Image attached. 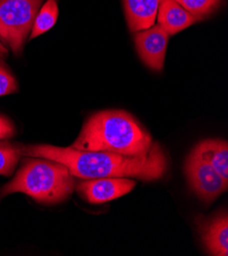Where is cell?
<instances>
[{
	"label": "cell",
	"instance_id": "6da1fadb",
	"mask_svg": "<svg viewBox=\"0 0 228 256\" xmlns=\"http://www.w3.org/2000/svg\"><path fill=\"white\" fill-rule=\"evenodd\" d=\"M21 156L55 160L68 168L73 176L83 180L98 178H133L155 181L163 178L168 160L158 143L145 156H126L105 151H83L72 147L30 145L19 147Z\"/></svg>",
	"mask_w": 228,
	"mask_h": 256
},
{
	"label": "cell",
	"instance_id": "7a4b0ae2",
	"mask_svg": "<svg viewBox=\"0 0 228 256\" xmlns=\"http://www.w3.org/2000/svg\"><path fill=\"white\" fill-rule=\"evenodd\" d=\"M155 142L139 122L124 110H104L92 114L84 124L72 148L105 151L126 156H145Z\"/></svg>",
	"mask_w": 228,
	"mask_h": 256
},
{
	"label": "cell",
	"instance_id": "3957f363",
	"mask_svg": "<svg viewBox=\"0 0 228 256\" xmlns=\"http://www.w3.org/2000/svg\"><path fill=\"white\" fill-rule=\"evenodd\" d=\"M74 176L61 162L40 158L24 160L16 176L0 192V196L21 192L43 204H56L74 192Z\"/></svg>",
	"mask_w": 228,
	"mask_h": 256
},
{
	"label": "cell",
	"instance_id": "277c9868",
	"mask_svg": "<svg viewBox=\"0 0 228 256\" xmlns=\"http://www.w3.org/2000/svg\"><path fill=\"white\" fill-rule=\"evenodd\" d=\"M42 0H0V39L19 54L31 33Z\"/></svg>",
	"mask_w": 228,
	"mask_h": 256
},
{
	"label": "cell",
	"instance_id": "5b68a950",
	"mask_svg": "<svg viewBox=\"0 0 228 256\" xmlns=\"http://www.w3.org/2000/svg\"><path fill=\"white\" fill-rule=\"evenodd\" d=\"M185 174L191 189L206 203L214 201L228 188V183L223 180L216 170L194 151L187 158Z\"/></svg>",
	"mask_w": 228,
	"mask_h": 256
},
{
	"label": "cell",
	"instance_id": "8992f818",
	"mask_svg": "<svg viewBox=\"0 0 228 256\" xmlns=\"http://www.w3.org/2000/svg\"><path fill=\"white\" fill-rule=\"evenodd\" d=\"M135 186L129 178H98L80 182L77 190L89 203L101 204L130 193Z\"/></svg>",
	"mask_w": 228,
	"mask_h": 256
},
{
	"label": "cell",
	"instance_id": "52a82bcc",
	"mask_svg": "<svg viewBox=\"0 0 228 256\" xmlns=\"http://www.w3.org/2000/svg\"><path fill=\"white\" fill-rule=\"evenodd\" d=\"M136 50L143 64L153 70L160 72L164 68L169 34L160 24L135 32Z\"/></svg>",
	"mask_w": 228,
	"mask_h": 256
},
{
	"label": "cell",
	"instance_id": "ba28073f",
	"mask_svg": "<svg viewBox=\"0 0 228 256\" xmlns=\"http://www.w3.org/2000/svg\"><path fill=\"white\" fill-rule=\"evenodd\" d=\"M162 0H123L126 20L131 32L153 27Z\"/></svg>",
	"mask_w": 228,
	"mask_h": 256
},
{
	"label": "cell",
	"instance_id": "9c48e42d",
	"mask_svg": "<svg viewBox=\"0 0 228 256\" xmlns=\"http://www.w3.org/2000/svg\"><path fill=\"white\" fill-rule=\"evenodd\" d=\"M158 24L170 35H175L189 26L198 22V20L183 8L175 0H162L158 14Z\"/></svg>",
	"mask_w": 228,
	"mask_h": 256
},
{
	"label": "cell",
	"instance_id": "30bf717a",
	"mask_svg": "<svg viewBox=\"0 0 228 256\" xmlns=\"http://www.w3.org/2000/svg\"><path fill=\"white\" fill-rule=\"evenodd\" d=\"M201 237L211 255H228V216H218L201 228Z\"/></svg>",
	"mask_w": 228,
	"mask_h": 256
},
{
	"label": "cell",
	"instance_id": "8fae6325",
	"mask_svg": "<svg viewBox=\"0 0 228 256\" xmlns=\"http://www.w3.org/2000/svg\"><path fill=\"white\" fill-rule=\"evenodd\" d=\"M193 151L207 160L228 183V145L226 141L206 140L199 143Z\"/></svg>",
	"mask_w": 228,
	"mask_h": 256
},
{
	"label": "cell",
	"instance_id": "7c38bea8",
	"mask_svg": "<svg viewBox=\"0 0 228 256\" xmlns=\"http://www.w3.org/2000/svg\"><path fill=\"white\" fill-rule=\"evenodd\" d=\"M59 16L57 0H47L39 10L30 33V39H34L52 29Z\"/></svg>",
	"mask_w": 228,
	"mask_h": 256
},
{
	"label": "cell",
	"instance_id": "4fadbf2b",
	"mask_svg": "<svg viewBox=\"0 0 228 256\" xmlns=\"http://www.w3.org/2000/svg\"><path fill=\"white\" fill-rule=\"evenodd\" d=\"M175 2L199 20L216 12L220 8L222 0H175Z\"/></svg>",
	"mask_w": 228,
	"mask_h": 256
},
{
	"label": "cell",
	"instance_id": "5bb4252c",
	"mask_svg": "<svg viewBox=\"0 0 228 256\" xmlns=\"http://www.w3.org/2000/svg\"><path fill=\"white\" fill-rule=\"evenodd\" d=\"M19 147L8 141L0 142V174L11 176L20 160Z\"/></svg>",
	"mask_w": 228,
	"mask_h": 256
},
{
	"label": "cell",
	"instance_id": "9a60e30c",
	"mask_svg": "<svg viewBox=\"0 0 228 256\" xmlns=\"http://www.w3.org/2000/svg\"><path fill=\"white\" fill-rule=\"evenodd\" d=\"M18 83L7 64L0 60V96L9 95L18 91Z\"/></svg>",
	"mask_w": 228,
	"mask_h": 256
},
{
	"label": "cell",
	"instance_id": "2e32d148",
	"mask_svg": "<svg viewBox=\"0 0 228 256\" xmlns=\"http://www.w3.org/2000/svg\"><path fill=\"white\" fill-rule=\"evenodd\" d=\"M16 133L13 122L4 116H0V141L13 137Z\"/></svg>",
	"mask_w": 228,
	"mask_h": 256
},
{
	"label": "cell",
	"instance_id": "e0dca14e",
	"mask_svg": "<svg viewBox=\"0 0 228 256\" xmlns=\"http://www.w3.org/2000/svg\"><path fill=\"white\" fill-rule=\"evenodd\" d=\"M8 48L5 46V44H3V42H0V58H6L8 56Z\"/></svg>",
	"mask_w": 228,
	"mask_h": 256
}]
</instances>
